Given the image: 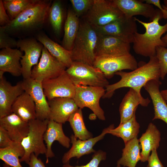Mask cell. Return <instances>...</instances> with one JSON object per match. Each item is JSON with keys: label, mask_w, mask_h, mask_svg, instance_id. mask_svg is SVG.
Instances as JSON below:
<instances>
[{"label": "cell", "mask_w": 167, "mask_h": 167, "mask_svg": "<svg viewBox=\"0 0 167 167\" xmlns=\"http://www.w3.org/2000/svg\"><path fill=\"white\" fill-rule=\"evenodd\" d=\"M52 2L50 0H36L8 24L2 27L9 35L19 39L35 36L41 32L47 21Z\"/></svg>", "instance_id": "6da1fadb"}, {"label": "cell", "mask_w": 167, "mask_h": 167, "mask_svg": "<svg viewBox=\"0 0 167 167\" xmlns=\"http://www.w3.org/2000/svg\"><path fill=\"white\" fill-rule=\"evenodd\" d=\"M115 74L120 76L121 79L117 83L105 87L103 98H111L116 90L124 87L133 88L141 93L142 88L148 82L152 80L159 81L160 78L159 65L156 55L149 58L148 62L138 65L136 69L131 72L122 71Z\"/></svg>", "instance_id": "7a4b0ae2"}, {"label": "cell", "mask_w": 167, "mask_h": 167, "mask_svg": "<svg viewBox=\"0 0 167 167\" xmlns=\"http://www.w3.org/2000/svg\"><path fill=\"white\" fill-rule=\"evenodd\" d=\"M162 18L161 11L150 22H145L134 17L135 20L142 24L145 29L143 33L137 32L134 34L133 48L136 54L150 58L156 55L157 47L167 46L161 38L162 35L167 32V22L163 25L159 24V20Z\"/></svg>", "instance_id": "3957f363"}, {"label": "cell", "mask_w": 167, "mask_h": 167, "mask_svg": "<svg viewBox=\"0 0 167 167\" xmlns=\"http://www.w3.org/2000/svg\"><path fill=\"white\" fill-rule=\"evenodd\" d=\"M98 34L91 24L84 20L80 22L79 31L71 50L73 62L93 66Z\"/></svg>", "instance_id": "277c9868"}, {"label": "cell", "mask_w": 167, "mask_h": 167, "mask_svg": "<svg viewBox=\"0 0 167 167\" xmlns=\"http://www.w3.org/2000/svg\"><path fill=\"white\" fill-rule=\"evenodd\" d=\"M49 120L36 118L28 122V133L21 142L24 149L25 153L20 158V162H24L28 164L32 153L37 157L40 154H45L47 149L44 143V135Z\"/></svg>", "instance_id": "5b68a950"}, {"label": "cell", "mask_w": 167, "mask_h": 167, "mask_svg": "<svg viewBox=\"0 0 167 167\" xmlns=\"http://www.w3.org/2000/svg\"><path fill=\"white\" fill-rule=\"evenodd\" d=\"M66 72L75 85L105 87L109 82L99 69L84 63L73 62Z\"/></svg>", "instance_id": "8992f818"}, {"label": "cell", "mask_w": 167, "mask_h": 167, "mask_svg": "<svg viewBox=\"0 0 167 167\" xmlns=\"http://www.w3.org/2000/svg\"><path fill=\"white\" fill-rule=\"evenodd\" d=\"M124 15L113 0H94L90 10L84 15V20L92 26H102Z\"/></svg>", "instance_id": "52a82bcc"}, {"label": "cell", "mask_w": 167, "mask_h": 167, "mask_svg": "<svg viewBox=\"0 0 167 167\" xmlns=\"http://www.w3.org/2000/svg\"><path fill=\"white\" fill-rule=\"evenodd\" d=\"M75 87L73 99L78 108L88 107L99 119L105 120L104 112L99 104L100 99L105 93L104 88L83 85H76Z\"/></svg>", "instance_id": "ba28073f"}, {"label": "cell", "mask_w": 167, "mask_h": 167, "mask_svg": "<svg viewBox=\"0 0 167 167\" xmlns=\"http://www.w3.org/2000/svg\"><path fill=\"white\" fill-rule=\"evenodd\" d=\"M93 66L100 69L107 79H110L117 72L126 69L135 70L138 67V63L130 53L118 56L96 57Z\"/></svg>", "instance_id": "9c48e42d"}, {"label": "cell", "mask_w": 167, "mask_h": 167, "mask_svg": "<svg viewBox=\"0 0 167 167\" xmlns=\"http://www.w3.org/2000/svg\"><path fill=\"white\" fill-rule=\"evenodd\" d=\"M43 47V45L35 37H28L17 41V48L24 52L20 60L24 79L31 78L32 69L38 63Z\"/></svg>", "instance_id": "30bf717a"}, {"label": "cell", "mask_w": 167, "mask_h": 167, "mask_svg": "<svg viewBox=\"0 0 167 167\" xmlns=\"http://www.w3.org/2000/svg\"><path fill=\"white\" fill-rule=\"evenodd\" d=\"M92 26L99 35L116 37L130 44L133 43L134 34L137 32L134 17L128 18L124 15L106 25Z\"/></svg>", "instance_id": "8fae6325"}, {"label": "cell", "mask_w": 167, "mask_h": 167, "mask_svg": "<svg viewBox=\"0 0 167 167\" xmlns=\"http://www.w3.org/2000/svg\"><path fill=\"white\" fill-rule=\"evenodd\" d=\"M66 68L44 46L38 63L32 69L31 78L42 82L58 76L65 71Z\"/></svg>", "instance_id": "7c38bea8"}, {"label": "cell", "mask_w": 167, "mask_h": 167, "mask_svg": "<svg viewBox=\"0 0 167 167\" xmlns=\"http://www.w3.org/2000/svg\"><path fill=\"white\" fill-rule=\"evenodd\" d=\"M42 85L48 101L56 97L73 99L75 96V86L66 71L56 77L43 81Z\"/></svg>", "instance_id": "4fadbf2b"}, {"label": "cell", "mask_w": 167, "mask_h": 167, "mask_svg": "<svg viewBox=\"0 0 167 167\" xmlns=\"http://www.w3.org/2000/svg\"><path fill=\"white\" fill-rule=\"evenodd\" d=\"M22 84L24 91L34 101L36 118L41 120L49 119L50 109L43 91L42 82L30 78L24 79Z\"/></svg>", "instance_id": "5bb4252c"}, {"label": "cell", "mask_w": 167, "mask_h": 167, "mask_svg": "<svg viewBox=\"0 0 167 167\" xmlns=\"http://www.w3.org/2000/svg\"><path fill=\"white\" fill-rule=\"evenodd\" d=\"M114 2L126 17L133 18L137 15L143 16L152 21L161 11L153 6L141 0H113Z\"/></svg>", "instance_id": "9a60e30c"}, {"label": "cell", "mask_w": 167, "mask_h": 167, "mask_svg": "<svg viewBox=\"0 0 167 167\" xmlns=\"http://www.w3.org/2000/svg\"><path fill=\"white\" fill-rule=\"evenodd\" d=\"M24 91L22 81L12 85L4 76L0 77V118L12 113V105Z\"/></svg>", "instance_id": "2e32d148"}, {"label": "cell", "mask_w": 167, "mask_h": 167, "mask_svg": "<svg viewBox=\"0 0 167 167\" xmlns=\"http://www.w3.org/2000/svg\"><path fill=\"white\" fill-rule=\"evenodd\" d=\"M98 34L95 52L96 57L118 56L130 53V44L116 37Z\"/></svg>", "instance_id": "e0dca14e"}, {"label": "cell", "mask_w": 167, "mask_h": 167, "mask_svg": "<svg viewBox=\"0 0 167 167\" xmlns=\"http://www.w3.org/2000/svg\"><path fill=\"white\" fill-rule=\"evenodd\" d=\"M107 128L104 129L98 136L86 140L77 139L74 135L70 137L72 146L70 149L63 155L62 161L63 164L68 163L71 159L74 157L79 158L82 156L96 152L93 148L95 144L102 139L107 134Z\"/></svg>", "instance_id": "ac0fdd59"}, {"label": "cell", "mask_w": 167, "mask_h": 167, "mask_svg": "<svg viewBox=\"0 0 167 167\" xmlns=\"http://www.w3.org/2000/svg\"><path fill=\"white\" fill-rule=\"evenodd\" d=\"M48 101L49 119L62 124L68 121L71 115L79 108L72 98L56 97Z\"/></svg>", "instance_id": "d6986e66"}, {"label": "cell", "mask_w": 167, "mask_h": 167, "mask_svg": "<svg viewBox=\"0 0 167 167\" xmlns=\"http://www.w3.org/2000/svg\"><path fill=\"white\" fill-rule=\"evenodd\" d=\"M62 124L49 119L46 131L44 135V140L46 144V152L45 154L46 163L49 162V159L54 156L52 149V144L57 141L62 146L69 148L71 139L65 135L62 129Z\"/></svg>", "instance_id": "ffe728a7"}, {"label": "cell", "mask_w": 167, "mask_h": 167, "mask_svg": "<svg viewBox=\"0 0 167 167\" xmlns=\"http://www.w3.org/2000/svg\"><path fill=\"white\" fill-rule=\"evenodd\" d=\"M150 102V100L148 98H144L141 93L130 88L123 98L120 105V124L125 122L131 118L135 113L139 105L146 107Z\"/></svg>", "instance_id": "44dd1931"}, {"label": "cell", "mask_w": 167, "mask_h": 167, "mask_svg": "<svg viewBox=\"0 0 167 167\" xmlns=\"http://www.w3.org/2000/svg\"><path fill=\"white\" fill-rule=\"evenodd\" d=\"M23 52L15 48H5L0 51V77L7 72L13 76L22 75L20 60Z\"/></svg>", "instance_id": "7402d4cb"}, {"label": "cell", "mask_w": 167, "mask_h": 167, "mask_svg": "<svg viewBox=\"0 0 167 167\" xmlns=\"http://www.w3.org/2000/svg\"><path fill=\"white\" fill-rule=\"evenodd\" d=\"M0 126L7 131L13 141L16 142L21 143L27 135L29 130L28 122L13 113L0 118Z\"/></svg>", "instance_id": "603a6c76"}, {"label": "cell", "mask_w": 167, "mask_h": 167, "mask_svg": "<svg viewBox=\"0 0 167 167\" xmlns=\"http://www.w3.org/2000/svg\"><path fill=\"white\" fill-rule=\"evenodd\" d=\"M161 82L160 81L152 80L144 86L152 100L154 111L152 120L161 119L167 124V104L159 90Z\"/></svg>", "instance_id": "cb8c5ba5"}, {"label": "cell", "mask_w": 167, "mask_h": 167, "mask_svg": "<svg viewBox=\"0 0 167 167\" xmlns=\"http://www.w3.org/2000/svg\"><path fill=\"white\" fill-rule=\"evenodd\" d=\"M141 149L140 161H147L151 152L157 149L161 140V134L156 126L153 123H149L146 131L139 139Z\"/></svg>", "instance_id": "d4e9b609"}, {"label": "cell", "mask_w": 167, "mask_h": 167, "mask_svg": "<svg viewBox=\"0 0 167 167\" xmlns=\"http://www.w3.org/2000/svg\"><path fill=\"white\" fill-rule=\"evenodd\" d=\"M35 38L41 42L49 53L67 68L69 67L73 61L71 51L68 50L50 38L45 33L40 32L35 35Z\"/></svg>", "instance_id": "484cf974"}, {"label": "cell", "mask_w": 167, "mask_h": 167, "mask_svg": "<svg viewBox=\"0 0 167 167\" xmlns=\"http://www.w3.org/2000/svg\"><path fill=\"white\" fill-rule=\"evenodd\" d=\"M12 111L27 122L36 118L34 101L31 96L25 91L17 98L13 104Z\"/></svg>", "instance_id": "4316f807"}, {"label": "cell", "mask_w": 167, "mask_h": 167, "mask_svg": "<svg viewBox=\"0 0 167 167\" xmlns=\"http://www.w3.org/2000/svg\"><path fill=\"white\" fill-rule=\"evenodd\" d=\"M139 124L136 119L135 113L125 122L119 124L114 128L113 124L107 127V134L122 138L124 143L137 137L139 132Z\"/></svg>", "instance_id": "83f0119b"}, {"label": "cell", "mask_w": 167, "mask_h": 167, "mask_svg": "<svg viewBox=\"0 0 167 167\" xmlns=\"http://www.w3.org/2000/svg\"><path fill=\"white\" fill-rule=\"evenodd\" d=\"M79 17L73 10H68L64 25V34L62 41V46L71 51L79 27Z\"/></svg>", "instance_id": "f1b7e54d"}, {"label": "cell", "mask_w": 167, "mask_h": 167, "mask_svg": "<svg viewBox=\"0 0 167 167\" xmlns=\"http://www.w3.org/2000/svg\"><path fill=\"white\" fill-rule=\"evenodd\" d=\"M122 157L118 161L117 164L124 167H136L140 161L141 148L137 137L125 143Z\"/></svg>", "instance_id": "f546056e"}, {"label": "cell", "mask_w": 167, "mask_h": 167, "mask_svg": "<svg viewBox=\"0 0 167 167\" xmlns=\"http://www.w3.org/2000/svg\"><path fill=\"white\" fill-rule=\"evenodd\" d=\"M24 153V149L20 142L14 141L9 147L0 148V159L12 167H22L20 159Z\"/></svg>", "instance_id": "4dcf8cb0"}, {"label": "cell", "mask_w": 167, "mask_h": 167, "mask_svg": "<svg viewBox=\"0 0 167 167\" xmlns=\"http://www.w3.org/2000/svg\"><path fill=\"white\" fill-rule=\"evenodd\" d=\"M64 19V10L62 2L58 0L54 1L49 11L47 20L57 35H60L62 32Z\"/></svg>", "instance_id": "1f68e13d"}, {"label": "cell", "mask_w": 167, "mask_h": 167, "mask_svg": "<svg viewBox=\"0 0 167 167\" xmlns=\"http://www.w3.org/2000/svg\"><path fill=\"white\" fill-rule=\"evenodd\" d=\"M68 121L73 130L75 137L81 140H86L92 137V134L85 126L82 109L79 108L69 117Z\"/></svg>", "instance_id": "d6a6232c"}, {"label": "cell", "mask_w": 167, "mask_h": 167, "mask_svg": "<svg viewBox=\"0 0 167 167\" xmlns=\"http://www.w3.org/2000/svg\"><path fill=\"white\" fill-rule=\"evenodd\" d=\"M36 0H2L3 6L11 20L34 3Z\"/></svg>", "instance_id": "836d02e7"}, {"label": "cell", "mask_w": 167, "mask_h": 167, "mask_svg": "<svg viewBox=\"0 0 167 167\" xmlns=\"http://www.w3.org/2000/svg\"><path fill=\"white\" fill-rule=\"evenodd\" d=\"M73 11L79 17L85 15L92 7L94 0H70Z\"/></svg>", "instance_id": "e575fe53"}, {"label": "cell", "mask_w": 167, "mask_h": 167, "mask_svg": "<svg viewBox=\"0 0 167 167\" xmlns=\"http://www.w3.org/2000/svg\"><path fill=\"white\" fill-rule=\"evenodd\" d=\"M156 56L159 65L160 78L164 79L167 74V49L163 46L157 47Z\"/></svg>", "instance_id": "d590c367"}, {"label": "cell", "mask_w": 167, "mask_h": 167, "mask_svg": "<svg viewBox=\"0 0 167 167\" xmlns=\"http://www.w3.org/2000/svg\"><path fill=\"white\" fill-rule=\"evenodd\" d=\"M106 157L105 152L99 150L96 151L92 156V159L87 164L80 166H73L69 163L63 164L62 167H98L100 162L102 161H105Z\"/></svg>", "instance_id": "8d00e7d4"}, {"label": "cell", "mask_w": 167, "mask_h": 167, "mask_svg": "<svg viewBox=\"0 0 167 167\" xmlns=\"http://www.w3.org/2000/svg\"><path fill=\"white\" fill-rule=\"evenodd\" d=\"M17 47V41L9 35L0 27V48H14Z\"/></svg>", "instance_id": "74e56055"}, {"label": "cell", "mask_w": 167, "mask_h": 167, "mask_svg": "<svg viewBox=\"0 0 167 167\" xmlns=\"http://www.w3.org/2000/svg\"><path fill=\"white\" fill-rule=\"evenodd\" d=\"M14 142L7 131L3 128L0 126V148L9 147Z\"/></svg>", "instance_id": "f35d334b"}, {"label": "cell", "mask_w": 167, "mask_h": 167, "mask_svg": "<svg viewBox=\"0 0 167 167\" xmlns=\"http://www.w3.org/2000/svg\"><path fill=\"white\" fill-rule=\"evenodd\" d=\"M147 161V167H164L159 159L156 149L152 151Z\"/></svg>", "instance_id": "ab89813d"}, {"label": "cell", "mask_w": 167, "mask_h": 167, "mask_svg": "<svg viewBox=\"0 0 167 167\" xmlns=\"http://www.w3.org/2000/svg\"><path fill=\"white\" fill-rule=\"evenodd\" d=\"M11 21L2 2L0 0V27H4L8 24Z\"/></svg>", "instance_id": "60d3db41"}, {"label": "cell", "mask_w": 167, "mask_h": 167, "mask_svg": "<svg viewBox=\"0 0 167 167\" xmlns=\"http://www.w3.org/2000/svg\"><path fill=\"white\" fill-rule=\"evenodd\" d=\"M29 167H46L41 160L38 158L34 153H32L28 163Z\"/></svg>", "instance_id": "b9f144b4"}, {"label": "cell", "mask_w": 167, "mask_h": 167, "mask_svg": "<svg viewBox=\"0 0 167 167\" xmlns=\"http://www.w3.org/2000/svg\"><path fill=\"white\" fill-rule=\"evenodd\" d=\"M143 2H145V3L151 5H153L157 7L162 12L163 18L167 19V10L163 8L160 3L159 0H141Z\"/></svg>", "instance_id": "7bdbcfd3"}, {"label": "cell", "mask_w": 167, "mask_h": 167, "mask_svg": "<svg viewBox=\"0 0 167 167\" xmlns=\"http://www.w3.org/2000/svg\"><path fill=\"white\" fill-rule=\"evenodd\" d=\"M160 92L162 97L167 102V89L162 90Z\"/></svg>", "instance_id": "ee69618b"}, {"label": "cell", "mask_w": 167, "mask_h": 167, "mask_svg": "<svg viewBox=\"0 0 167 167\" xmlns=\"http://www.w3.org/2000/svg\"><path fill=\"white\" fill-rule=\"evenodd\" d=\"M161 40L167 45V32L166 34L161 38Z\"/></svg>", "instance_id": "f6af8a7d"}, {"label": "cell", "mask_w": 167, "mask_h": 167, "mask_svg": "<svg viewBox=\"0 0 167 167\" xmlns=\"http://www.w3.org/2000/svg\"><path fill=\"white\" fill-rule=\"evenodd\" d=\"M164 5H162L163 8L167 10V0H164Z\"/></svg>", "instance_id": "bcb514c9"}, {"label": "cell", "mask_w": 167, "mask_h": 167, "mask_svg": "<svg viewBox=\"0 0 167 167\" xmlns=\"http://www.w3.org/2000/svg\"><path fill=\"white\" fill-rule=\"evenodd\" d=\"M2 167H12L5 163H4Z\"/></svg>", "instance_id": "7dc6e473"}, {"label": "cell", "mask_w": 167, "mask_h": 167, "mask_svg": "<svg viewBox=\"0 0 167 167\" xmlns=\"http://www.w3.org/2000/svg\"><path fill=\"white\" fill-rule=\"evenodd\" d=\"M117 167H122L121 166L119 165H118L117 164Z\"/></svg>", "instance_id": "c3c4849f"}]
</instances>
